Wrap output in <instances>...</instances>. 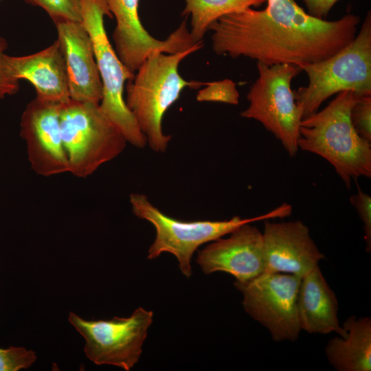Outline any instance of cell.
<instances>
[{
    "label": "cell",
    "instance_id": "6da1fadb",
    "mask_svg": "<svg viewBox=\"0 0 371 371\" xmlns=\"http://www.w3.org/2000/svg\"><path fill=\"white\" fill-rule=\"evenodd\" d=\"M267 7L225 15L211 25L217 55L248 57L267 65L307 64L335 54L356 36L359 16L315 18L294 0H267Z\"/></svg>",
    "mask_w": 371,
    "mask_h": 371
},
{
    "label": "cell",
    "instance_id": "7a4b0ae2",
    "mask_svg": "<svg viewBox=\"0 0 371 371\" xmlns=\"http://www.w3.org/2000/svg\"><path fill=\"white\" fill-rule=\"evenodd\" d=\"M357 95L342 91L322 110L302 120L298 148L327 160L350 188L352 181L371 177V142L361 137L350 120Z\"/></svg>",
    "mask_w": 371,
    "mask_h": 371
},
{
    "label": "cell",
    "instance_id": "3957f363",
    "mask_svg": "<svg viewBox=\"0 0 371 371\" xmlns=\"http://www.w3.org/2000/svg\"><path fill=\"white\" fill-rule=\"evenodd\" d=\"M203 47L202 42L175 54L155 52L126 82L125 102L135 117L147 144L156 153H164L172 136L162 130L166 111L185 87L199 88L203 83L183 79L178 72L181 61Z\"/></svg>",
    "mask_w": 371,
    "mask_h": 371
},
{
    "label": "cell",
    "instance_id": "277c9868",
    "mask_svg": "<svg viewBox=\"0 0 371 371\" xmlns=\"http://www.w3.org/2000/svg\"><path fill=\"white\" fill-rule=\"evenodd\" d=\"M133 214L150 223L156 236L148 249V259H155L162 253L176 256L181 272L192 276L191 259L194 251L203 244L214 241L247 224L291 215L292 207L283 203L270 212L248 218L235 216L224 221H183L169 216L154 206L143 194L133 193L129 196Z\"/></svg>",
    "mask_w": 371,
    "mask_h": 371
},
{
    "label": "cell",
    "instance_id": "5b68a950",
    "mask_svg": "<svg viewBox=\"0 0 371 371\" xmlns=\"http://www.w3.org/2000/svg\"><path fill=\"white\" fill-rule=\"evenodd\" d=\"M308 82L293 91L302 119L316 113L329 97L342 91L371 94V13L355 38L332 56L302 67Z\"/></svg>",
    "mask_w": 371,
    "mask_h": 371
},
{
    "label": "cell",
    "instance_id": "8992f818",
    "mask_svg": "<svg viewBox=\"0 0 371 371\" xmlns=\"http://www.w3.org/2000/svg\"><path fill=\"white\" fill-rule=\"evenodd\" d=\"M60 127L69 172L78 178L117 157L127 144L97 103L70 100L61 104Z\"/></svg>",
    "mask_w": 371,
    "mask_h": 371
},
{
    "label": "cell",
    "instance_id": "52a82bcc",
    "mask_svg": "<svg viewBox=\"0 0 371 371\" xmlns=\"http://www.w3.org/2000/svg\"><path fill=\"white\" fill-rule=\"evenodd\" d=\"M81 11L82 23L91 39L102 82L100 108L127 143L143 148L147 144L146 137L124 98L125 83L133 79L135 74L121 62L104 28V16L113 18V15L105 0H81Z\"/></svg>",
    "mask_w": 371,
    "mask_h": 371
},
{
    "label": "cell",
    "instance_id": "ba28073f",
    "mask_svg": "<svg viewBox=\"0 0 371 371\" xmlns=\"http://www.w3.org/2000/svg\"><path fill=\"white\" fill-rule=\"evenodd\" d=\"M257 67L258 77L247 95L249 104L240 115L260 122L282 143L289 156L295 157L302 115L291 83L302 69L291 64L267 65L260 62Z\"/></svg>",
    "mask_w": 371,
    "mask_h": 371
},
{
    "label": "cell",
    "instance_id": "9c48e42d",
    "mask_svg": "<svg viewBox=\"0 0 371 371\" xmlns=\"http://www.w3.org/2000/svg\"><path fill=\"white\" fill-rule=\"evenodd\" d=\"M153 318V311L139 307L128 317L85 320L70 313L68 320L85 339L84 351L89 360L128 371L140 357Z\"/></svg>",
    "mask_w": 371,
    "mask_h": 371
},
{
    "label": "cell",
    "instance_id": "30bf717a",
    "mask_svg": "<svg viewBox=\"0 0 371 371\" xmlns=\"http://www.w3.org/2000/svg\"><path fill=\"white\" fill-rule=\"evenodd\" d=\"M302 277L265 271L247 282H234L243 295L245 311L265 326L276 341L297 339L301 330L297 296Z\"/></svg>",
    "mask_w": 371,
    "mask_h": 371
},
{
    "label": "cell",
    "instance_id": "8fae6325",
    "mask_svg": "<svg viewBox=\"0 0 371 371\" xmlns=\"http://www.w3.org/2000/svg\"><path fill=\"white\" fill-rule=\"evenodd\" d=\"M60 104L35 98L27 104L20 122L32 170L43 177L69 172L60 127Z\"/></svg>",
    "mask_w": 371,
    "mask_h": 371
},
{
    "label": "cell",
    "instance_id": "7c38bea8",
    "mask_svg": "<svg viewBox=\"0 0 371 371\" xmlns=\"http://www.w3.org/2000/svg\"><path fill=\"white\" fill-rule=\"evenodd\" d=\"M196 262L205 274L223 271L236 281H249L265 271L262 234L251 223L245 224L201 250Z\"/></svg>",
    "mask_w": 371,
    "mask_h": 371
},
{
    "label": "cell",
    "instance_id": "4fadbf2b",
    "mask_svg": "<svg viewBox=\"0 0 371 371\" xmlns=\"http://www.w3.org/2000/svg\"><path fill=\"white\" fill-rule=\"evenodd\" d=\"M262 234L265 271L303 277L325 258L300 221L271 223Z\"/></svg>",
    "mask_w": 371,
    "mask_h": 371
},
{
    "label": "cell",
    "instance_id": "5bb4252c",
    "mask_svg": "<svg viewBox=\"0 0 371 371\" xmlns=\"http://www.w3.org/2000/svg\"><path fill=\"white\" fill-rule=\"evenodd\" d=\"M55 24L65 58L70 99L100 104L102 82L93 43L83 23L60 21Z\"/></svg>",
    "mask_w": 371,
    "mask_h": 371
},
{
    "label": "cell",
    "instance_id": "9a60e30c",
    "mask_svg": "<svg viewBox=\"0 0 371 371\" xmlns=\"http://www.w3.org/2000/svg\"><path fill=\"white\" fill-rule=\"evenodd\" d=\"M3 64L8 76L33 85L36 98L60 104L71 100L65 58L58 40L30 55L12 56L4 53Z\"/></svg>",
    "mask_w": 371,
    "mask_h": 371
},
{
    "label": "cell",
    "instance_id": "2e32d148",
    "mask_svg": "<svg viewBox=\"0 0 371 371\" xmlns=\"http://www.w3.org/2000/svg\"><path fill=\"white\" fill-rule=\"evenodd\" d=\"M338 303L319 267L302 277L297 296V311L301 330L309 333H337L345 337L346 330L339 325Z\"/></svg>",
    "mask_w": 371,
    "mask_h": 371
},
{
    "label": "cell",
    "instance_id": "e0dca14e",
    "mask_svg": "<svg viewBox=\"0 0 371 371\" xmlns=\"http://www.w3.org/2000/svg\"><path fill=\"white\" fill-rule=\"evenodd\" d=\"M139 1L105 0L116 20V27L113 32L115 51L123 60L142 59L159 45V40L145 30L139 20Z\"/></svg>",
    "mask_w": 371,
    "mask_h": 371
},
{
    "label": "cell",
    "instance_id": "ac0fdd59",
    "mask_svg": "<svg viewBox=\"0 0 371 371\" xmlns=\"http://www.w3.org/2000/svg\"><path fill=\"white\" fill-rule=\"evenodd\" d=\"M345 337L329 340L325 352L330 363L339 371L371 370V319L351 316L343 324Z\"/></svg>",
    "mask_w": 371,
    "mask_h": 371
},
{
    "label": "cell",
    "instance_id": "d6986e66",
    "mask_svg": "<svg viewBox=\"0 0 371 371\" xmlns=\"http://www.w3.org/2000/svg\"><path fill=\"white\" fill-rule=\"evenodd\" d=\"M266 2L267 0H186L182 15H190V36L195 43H199L211 25L221 17L247 8H258Z\"/></svg>",
    "mask_w": 371,
    "mask_h": 371
},
{
    "label": "cell",
    "instance_id": "ffe728a7",
    "mask_svg": "<svg viewBox=\"0 0 371 371\" xmlns=\"http://www.w3.org/2000/svg\"><path fill=\"white\" fill-rule=\"evenodd\" d=\"M43 8L56 23L60 21L82 22L81 0H25Z\"/></svg>",
    "mask_w": 371,
    "mask_h": 371
},
{
    "label": "cell",
    "instance_id": "44dd1931",
    "mask_svg": "<svg viewBox=\"0 0 371 371\" xmlns=\"http://www.w3.org/2000/svg\"><path fill=\"white\" fill-rule=\"evenodd\" d=\"M207 87L201 90L196 96L198 101H209L237 104L239 93L236 84L231 80L206 83Z\"/></svg>",
    "mask_w": 371,
    "mask_h": 371
},
{
    "label": "cell",
    "instance_id": "7402d4cb",
    "mask_svg": "<svg viewBox=\"0 0 371 371\" xmlns=\"http://www.w3.org/2000/svg\"><path fill=\"white\" fill-rule=\"evenodd\" d=\"M350 116L357 133L371 142V94L357 95Z\"/></svg>",
    "mask_w": 371,
    "mask_h": 371
},
{
    "label": "cell",
    "instance_id": "603a6c76",
    "mask_svg": "<svg viewBox=\"0 0 371 371\" xmlns=\"http://www.w3.org/2000/svg\"><path fill=\"white\" fill-rule=\"evenodd\" d=\"M36 360V353L24 347L0 348V371H18L26 369Z\"/></svg>",
    "mask_w": 371,
    "mask_h": 371
},
{
    "label": "cell",
    "instance_id": "cb8c5ba5",
    "mask_svg": "<svg viewBox=\"0 0 371 371\" xmlns=\"http://www.w3.org/2000/svg\"><path fill=\"white\" fill-rule=\"evenodd\" d=\"M358 187V191L350 196L351 204L355 207L363 224L366 251H371V196Z\"/></svg>",
    "mask_w": 371,
    "mask_h": 371
},
{
    "label": "cell",
    "instance_id": "d4e9b609",
    "mask_svg": "<svg viewBox=\"0 0 371 371\" xmlns=\"http://www.w3.org/2000/svg\"><path fill=\"white\" fill-rule=\"evenodd\" d=\"M7 47V41L0 37V99L14 94L19 89V80L8 76L3 67V56Z\"/></svg>",
    "mask_w": 371,
    "mask_h": 371
},
{
    "label": "cell",
    "instance_id": "484cf974",
    "mask_svg": "<svg viewBox=\"0 0 371 371\" xmlns=\"http://www.w3.org/2000/svg\"><path fill=\"white\" fill-rule=\"evenodd\" d=\"M308 9V14L319 19H325L333 5L339 0H302Z\"/></svg>",
    "mask_w": 371,
    "mask_h": 371
}]
</instances>
